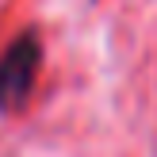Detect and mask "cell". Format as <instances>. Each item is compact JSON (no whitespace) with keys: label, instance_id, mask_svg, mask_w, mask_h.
Segmentation results:
<instances>
[{"label":"cell","instance_id":"6da1fadb","mask_svg":"<svg viewBox=\"0 0 157 157\" xmlns=\"http://www.w3.org/2000/svg\"><path fill=\"white\" fill-rule=\"evenodd\" d=\"M38 61H42V50H38V35L27 31L19 35L0 58V111H12L27 100L31 84H35Z\"/></svg>","mask_w":157,"mask_h":157}]
</instances>
